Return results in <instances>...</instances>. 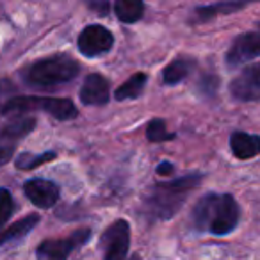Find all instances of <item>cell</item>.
<instances>
[{
  "label": "cell",
  "instance_id": "obj_1",
  "mask_svg": "<svg viewBox=\"0 0 260 260\" xmlns=\"http://www.w3.org/2000/svg\"><path fill=\"white\" fill-rule=\"evenodd\" d=\"M202 178L203 177L200 173H192L177 178V180L157 184L153 194L146 198L148 216L155 217V219H170L171 216H175L184 205L187 192L198 187Z\"/></svg>",
  "mask_w": 260,
  "mask_h": 260
},
{
  "label": "cell",
  "instance_id": "obj_2",
  "mask_svg": "<svg viewBox=\"0 0 260 260\" xmlns=\"http://www.w3.org/2000/svg\"><path fill=\"white\" fill-rule=\"evenodd\" d=\"M79 62L70 55H54L32 62L23 73V79L30 87L36 89H55L79 75Z\"/></svg>",
  "mask_w": 260,
  "mask_h": 260
},
{
  "label": "cell",
  "instance_id": "obj_3",
  "mask_svg": "<svg viewBox=\"0 0 260 260\" xmlns=\"http://www.w3.org/2000/svg\"><path fill=\"white\" fill-rule=\"evenodd\" d=\"M48 112L52 118L59 121H68L77 118V107L68 98H52V96H13L4 107L0 109L2 114H27L29 111Z\"/></svg>",
  "mask_w": 260,
  "mask_h": 260
},
{
  "label": "cell",
  "instance_id": "obj_4",
  "mask_svg": "<svg viewBox=\"0 0 260 260\" xmlns=\"http://www.w3.org/2000/svg\"><path fill=\"white\" fill-rule=\"evenodd\" d=\"M34 126H36V119L32 116L20 114L0 128V166L11 160V157L15 155L16 143L29 136Z\"/></svg>",
  "mask_w": 260,
  "mask_h": 260
},
{
  "label": "cell",
  "instance_id": "obj_5",
  "mask_svg": "<svg viewBox=\"0 0 260 260\" xmlns=\"http://www.w3.org/2000/svg\"><path fill=\"white\" fill-rule=\"evenodd\" d=\"M91 239V230L82 228V230L73 232L72 235L64 239H50L43 241L36 248L38 260H68L70 253L75 251L82 244H86Z\"/></svg>",
  "mask_w": 260,
  "mask_h": 260
},
{
  "label": "cell",
  "instance_id": "obj_6",
  "mask_svg": "<svg viewBox=\"0 0 260 260\" xmlns=\"http://www.w3.org/2000/svg\"><path fill=\"white\" fill-rule=\"evenodd\" d=\"M104 260H125L130 248V226L125 219H118L102 234Z\"/></svg>",
  "mask_w": 260,
  "mask_h": 260
},
{
  "label": "cell",
  "instance_id": "obj_7",
  "mask_svg": "<svg viewBox=\"0 0 260 260\" xmlns=\"http://www.w3.org/2000/svg\"><path fill=\"white\" fill-rule=\"evenodd\" d=\"M237 223H239V205L235 202V198L232 194H219L207 232H210L214 235H226L232 230H235Z\"/></svg>",
  "mask_w": 260,
  "mask_h": 260
},
{
  "label": "cell",
  "instance_id": "obj_8",
  "mask_svg": "<svg viewBox=\"0 0 260 260\" xmlns=\"http://www.w3.org/2000/svg\"><path fill=\"white\" fill-rule=\"evenodd\" d=\"M79 50L86 57H98L107 54L114 45V36L104 25H87L79 34Z\"/></svg>",
  "mask_w": 260,
  "mask_h": 260
},
{
  "label": "cell",
  "instance_id": "obj_9",
  "mask_svg": "<svg viewBox=\"0 0 260 260\" xmlns=\"http://www.w3.org/2000/svg\"><path fill=\"white\" fill-rule=\"evenodd\" d=\"M260 54V36L258 32H246L234 40L226 52V68L235 70L244 66L246 62L255 61Z\"/></svg>",
  "mask_w": 260,
  "mask_h": 260
},
{
  "label": "cell",
  "instance_id": "obj_10",
  "mask_svg": "<svg viewBox=\"0 0 260 260\" xmlns=\"http://www.w3.org/2000/svg\"><path fill=\"white\" fill-rule=\"evenodd\" d=\"M230 94L239 102H256L260 96V66H246L230 82Z\"/></svg>",
  "mask_w": 260,
  "mask_h": 260
},
{
  "label": "cell",
  "instance_id": "obj_11",
  "mask_svg": "<svg viewBox=\"0 0 260 260\" xmlns=\"http://www.w3.org/2000/svg\"><path fill=\"white\" fill-rule=\"evenodd\" d=\"M23 192L38 209H50L59 200V187L45 178H32L23 185Z\"/></svg>",
  "mask_w": 260,
  "mask_h": 260
},
{
  "label": "cell",
  "instance_id": "obj_12",
  "mask_svg": "<svg viewBox=\"0 0 260 260\" xmlns=\"http://www.w3.org/2000/svg\"><path fill=\"white\" fill-rule=\"evenodd\" d=\"M109 80L100 73H91L80 86L79 98L84 105H105L109 102Z\"/></svg>",
  "mask_w": 260,
  "mask_h": 260
},
{
  "label": "cell",
  "instance_id": "obj_13",
  "mask_svg": "<svg viewBox=\"0 0 260 260\" xmlns=\"http://www.w3.org/2000/svg\"><path fill=\"white\" fill-rule=\"evenodd\" d=\"M230 148L237 159H253L260 152V138L255 134H246V132H234L230 138Z\"/></svg>",
  "mask_w": 260,
  "mask_h": 260
},
{
  "label": "cell",
  "instance_id": "obj_14",
  "mask_svg": "<svg viewBox=\"0 0 260 260\" xmlns=\"http://www.w3.org/2000/svg\"><path fill=\"white\" fill-rule=\"evenodd\" d=\"M196 66V61L191 57H180V59H175L173 62L164 68L162 72V82L168 84V86H175V84L182 82L189 73L192 72V68Z\"/></svg>",
  "mask_w": 260,
  "mask_h": 260
},
{
  "label": "cell",
  "instance_id": "obj_15",
  "mask_svg": "<svg viewBox=\"0 0 260 260\" xmlns=\"http://www.w3.org/2000/svg\"><path fill=\"white\" fill-rule=\"evenodd\" d=\"M217 196L219 194H205L198 203L194 205L192 209V223L198 230H207L209 228V223L212 219V212H214V207H216L217 202Z\"/></svg>",
  "mask_w": 260,
  "mask_h": 260
},
{
  "label": "cell",
  "instance_id": "obj_16",
  "mask_svg": "<svg viewBox=\"0 0 260 260\" xmlns=\"http://www.w3.org/2000/svg\"><path fill=\"white\" fill-rule=\"evenodd\" d=\"M114 13L119 22L136 23L145 15V4L141 0H118L114 4Z\"/></svg>",
  "mask_w": 260,
  "mask_h": 260
},
{
  "label": "cell",
  "instance_id": "obj_17",
  "mask_svg": "<svg viewBox=\"0 0 260 260\" xmlns=\"http://www.w3.org/2000/svg\"><path fill=\"white\" fill-rule=\"evenodd\" d=\"M146 80L148 79H146L145 73H136V75H132L128 80H125V82L116 89L114 98L119 102H125V100H134V98L141 96V93L145 91Z\"/></svg>",
  "mask_w": 260,
  "mask_h": 260
},
{
  "label": "cell",
  "instance_id": "obj_18",
  "mask_svg": "<svg viewBox=\"0 0 260 260\" xmlns=\"http://www.w3.org/2000/svg\"><path fill=\"white\" fill-rule=\"evenodd\" d=\"M40 223V216L32 214V216H27L23 219H20L18 223H15L13 226H9L4 234H0V246H4L9 241H16V239L25 237L27 234L34 230V226Z\"/></svg>",
  "mask_w": 260,
  "mask_h": 260
},
{
  "label": "cell",
  "instance_id": "obj_19",
  "mask_svg": "<svg viewBox=\"0 0 260 260\" xmlns=\"http://www.w3.org/2000/svg\"><path fill=\"white\" fill-rule=\"evenodd\" d=\"M246 6V2H219V4H212V6H205V8H198L200 20H209L214 18L217 15H230L234 11H239Z\"/></svg>",
  "mask_w": 260,
  "mask_h": 260
},
{
  "label": "cell",
  "instance_id": "obj_20",
  "mask_svg": "<svg viewBox=\"0 0 260 260\" xmlns=\"http://www.w3.org/2000/svg\"><path fill=\"white\" fill-rule=\"evenodd\" d=\"M55 153L54 152H45L40 155H32V153H20L15 159V166L18 170H34V168L41 166V164L48 162V160H54Z\"/></svg>",
  "mask_w": 260,
  "mask_h": 260
},
{
  "label": "cell",
  "instance_id": "obj_21",
  "mask_svg": "<svg viewBox=\"0 0 260 260\" xmlns=\"http://www.w3.org/2000/svg\"><path fill=\"white\" fill-rule=\"evenodd\" d=\"M146 138L153 143H162L168 141V139H173L175 134H170L166 128V121L164 119H152L146 126Z\"/></svg>",
  "mask_w": 260,
  "mask_h": 260
},
{
  "label": "cell",
  "instance_id": "obj_22",
  "mask_svg": "<svg viewBox=\"0 0 260 260\" xmlns=\"http://www.w3.org/2000/svg\"><path fill=\"white\" fill-rule=\"evenodd\" d=\"M13 210H15V202H13L11 192L8 189L0 187V228L11 219Z\"/></svg>",
  "mask_w": 260,
  "mask_h": 260
},
{
  "label": "cell",
  "instance_id": "obj_23",
  "mask_svg": "<svg viewBox=\"0 0 260 260\" xmlns=\"http://www.w3.org/2000/svg\"><path fill=\"white\" fill-rule=\"evenodd\" d=\"M217 87H219V79L216 75H210V73H205V75L200 77L198 80V91L202 96L212 98L216 94Z\"/></svg>",
  "mask_w": 260,
  "mask_h": 260
},
{
  "label": "cell",
  "instance_id": "obj_24",
  "mask_svg": "<svg viewBox=\"0 0 260 260\" xmlns=\"http://www.w3.org/2000/svg\"><path fill=\"white\" fill-rule=\"evenodd\" d=\"M15 94H16L15 82L9 79H0V109L4 107Z\"/></svg>",
  "mask_w": 260,
  "mask_h": 260
},
{
  "label": "cell",
  "instance_id": "obj_25",
  "mask_svg": "<svg viewBox=\"0 0 260 260\" xmlns=\"http://www.w3.org/2000/svg\"><path fill=\"white\" fill-rule=\"evenodd\" d=\"M89 8L91 9H98L102 15H105V13L109 11V4H107V2H91Z\"/></svg>",
  "mask_w": 260,
  "mask_h": 260
},
{
  "label": "cell",
  "instance_id": "obj_26",
  "mask_svg": "<svg viewBox=\"0 0 260 260\" xmlns=\"http://www.w3.org/2000/svg\"><path fill=\"white\" fill-rule=\"evenodd\" d=\"M171 171H173V166H171L170 162H160L159 166H157V173L159 175H170Z\"/></svg>",
  "mask_w": 260,
  "mask_h": 260
},
{
  "label": "cell",
  "instance_id": "obj_27",
  "mask_svg": "<svg viewBox=\"0 0 260 260\" xmlns=\"http://www.w3.org/2000/svg\"><path fill=\"white\" fill-rule=\"evenodd\" d=\"M128 260H141V258H139V255H132V256H130V258Z\"/></svg>",
  "mask_w": 260,
  "mask_h": 260
}]
</instances>
